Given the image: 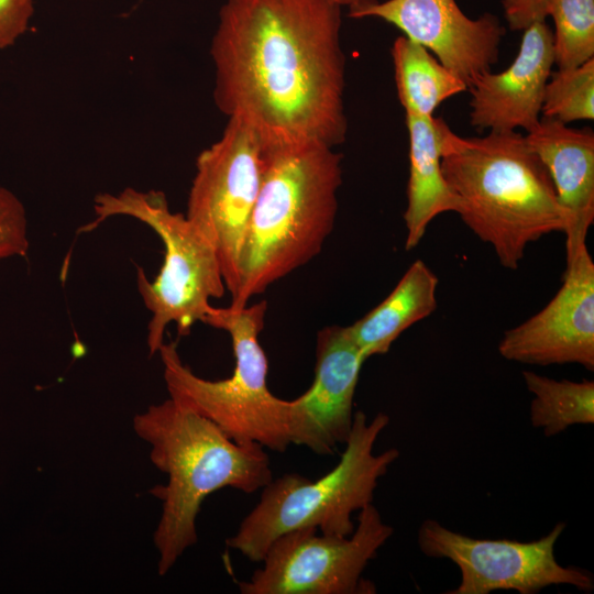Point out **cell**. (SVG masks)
I'll return each instance as SVG.
<instances>
[{"label":"cell","instance_id":"cell-16","mask_svg":"<svg viewBox=\"0 0 594 594\" xmlns=\"http://www.w3.org/2000/svg\"><path fill=\"white\" fill-rule=\"evenodd\" d=\"M409 135V177L405 249L416 248L429 223L444 212H458L459 204L441 169V118L405 112Z\"/></svg>","mask_w":594,"mask_h":594},{"label":"cell","instance_id":"cell-4","mask_svg":"<svg viewBox=\"0 0 594 594\" xmlns=\"http://www.w3.org/2000/svg\"><path fill=\"white\" fill-rule=\"evenodd\" d=\"M152 463L167 475L153 493L162 514L153 535L157 572L165 575L198 541L196 519L207 496L223 487L245 494L273 480L270 457L256 442L238 443L217 425L172 398L133 417Z\"/></svg>","mask_w":594,"mask_h":594},{"label":"cell","instance_id":"cell-10","mask_svg":"<svg viewBox=\"0 0 594 594\" xmlns=\"http://www.w3.org/2000/svg\"><path fill=\"white\" fill-rule=\"evenodd\" d=\"M565 529L560 521L538 540L521 542L509 539H480L451 530L435 519L419 527L420 551L430 558L448 559L460 570V584L447 594H488L516 591L536 594L551 585H570L590 593L594 590L591 571L563 566L554 548Z\"/></svg>","mask_w":594,"mask_h":594},{"label":"cell","instance_id":"cell-19","mask_svg":"<svg viewBox=\"0 0 594 594\" xmlns=\"http://www.w3.org/2000/svg\"><path fill=\"white\" fill-rule=\"evenodd\" d=\"M522 380L532 399L529 419L546 437H553L574 425L594 424V382L554 380L524 371Z\"/></svg>","mask_w":594,"mask_h":594},{"label":"cell","instance_id":"cell-13","mask_svg":"<svg viewBox=\"0 0 594 594\" xmlns=\"http://www.w3.org/2000/svg\"><path fill=\"white\" fill-rule=\"evenodd\" d=\"M365 360L346 327L328 326L318 332L312 384L292 400V444L304 446L319 455H330L339 444H345Z\"/></svg>","mask_w":594,"mask_h":594},{"label":"cell","instance_id":"cell-1","mask_svg":"<svg viewBox=\"0 0 594 594\" xmlns=\"http://www.w3.org/2000/svg\"><path fill=\"white\" fill-rule=\"evenodd\" d=\"M340 31L330 0H226L210 46L218 109L265 145L342 143Z\"/></svg>","mask_w":594,"mask_h":594},{"label":"cell","instance_id":"cell-5","mask_svg":"<svg viewBox=\"0 0 594 594\" xmlns=\"http://www.w3.org/2000/svg\"><path fill=\"white\" fill-rule=\"evenodd\" d=\"M388 424L384 413L371 420L363 411L355 413L339 463L316 481L297 473L272 480L238 531L226 540L227 546L250 561L261 562L277 537L295 529L317 528L326 535L350 536L355 529L353 513L373 503L380 479L399 458L396 448L373 452Z\"/></svg>","mask_w":594,"mask_h":594},{"label":"cell","instance_id":"cell-14","mask_svg":"<svg viewBox=\"0 0 594 594\" xmlns=\"http://www.w3.org/2000/svg\"><path fill=\"white\" fill-rule=\"evenodd\" d=\"M553 65L552 31L546 21H536L524 30L519 51L505 70L485 72L468 87L471 124L479 131H530L541 119Z\"/></svg>","mask_w":594,"mask_h":594},{"label":"cell","instance_id":"cell-17","mask_svg":"<svg viewBox=\"0 0 594 594\" xmlns=\"http://www.w3.org/2000/svg\"><path fill=\"white\" fill-rule=\"evenodd\" d=\"M438 277L421 261H415L389 295L346 330L365 359L385 354L409 327L437 308Z\"/></svg>","mask_w":594,"mask_h":594},{"label":"cell","instance_id":"cell-8","mask_svg":"<svg viewBox=\"0 0 594 594\" xmlns=\"http://www.w3.org/2000/svg\"><path fill=\"white\" fill-rule=\"evenodd\" d=\"M317 528L283 534L268 547L263 566L239 583L242 594H372L363 579L369 562L394 528L372 504L360 510L350 536L318 535Z\"/></svg>","mask_w":594,"mask_h":594},{"label":"cell","instance_id":"cell-21","mask_svg":"<svg viewBox=\"0 0 594 594\" xmlns=\"http://www.w3.org/2000/svg\"><path fill=\"white\" fill-rule=\"evenodd\" d=\"M541 114L564 124L594 119V58L551 73Z\"/></svg>","mask_w":594,"mask_h":594},{"label":"cell","instance_id":"cell-12","mask_svg":"<svg viewBox=\"0 0 594 594\" xmlns=\"http://www.w3.org/2000/svg\"><path fill=\"white\" fill-rule=\"evenodd\" d=\"M498 352L522 364H579L594 370V263L586 245L566 261L562 286L553 298L507 330Z\"/></svg>","mask_w":594,"mask_h":594},{"label":"cell","instance_id":"cell-22","mask_svg":"<svg viewBox=\"0 0 594 594\" xmlns=\"http://www.w3.org/2000/svg\"><path fill=\"white\" fill-rule=\"evenodd\" d=\"M29 246L24 205L13 191L0 186V261L25 256Z\"/></svg>","mask_w":594,"mask_h":594},{"label":"cell","instance_id":"cell-24","mask_svg":"<svg viewBox=\"0 0 594 594\" xmlns=\"http://www.w3.org/2000/svg\"><path fill=\"white\" fill-rule=\"evenodd\" d=\"M550 0H503L505 18L513 31H524L549 16Z\"/></svg>","mask_w":594,"mask_h":594},{"label":"cell","instance_id":"cell-26","mask_svg":"<svg viewBox=\"0 0 594 594\" xmlns=\"http://www.w3.org/2000/svg\"><path fill=\"white\" fill-rule=\"evenodd\" d=\"M362 1H376V0H362Z\"/></svg>","mask_w":594,"mask_h":594},{"label":"cell","instance_id":"cell-9","mask_svg":"<svg viewBox=\"0 0 594 594\" xmlns=\"http://www.w3.org/2000/svg\"><path fill=\"white\" fill-rule=\"evenodd\" d=\"M262 167V140L232 119H228L219 140L196 161L185 216L213 246L231 297L239 288L241 251Z\"/></svg>","mask_w":594,"mask_h":594},{"label":"cell","instance_id":"cell-2","mask_svg":"<svg viewBox=\"0 0 594 594\" xmlns=\"http://www.w3.org/2000/svg\"><path fill=\"white\" fill-rule=\"evenodd\" d=\"M441 169L465 226L516 270L526 248L563 232L565 216L550 175L517 131L461 136L442 120Z\"/></svg>","mask_w":594,"mask_h":594},{"label":"cell","instance_id":"cell-20","mask_svg":"<svg viewBox=\"0 0 594 594\" xmlns=\"http://www.w3.org/2000/svg\"><path fill=\"white\" fill-rule=\"evenodd\" d=\"M558 68H571L594 56V0H550Z\"/></svg>","mask_w":594,"mask_h":594},{"label":"cell","instance_id":"cell-25","mask_svg":"<svg viewBox=\"0 0 594 594\" xmlns=\"http://www.w3.org/2000/svg\"><path fill=\"white\" fill-rule=\"evenodd\" d=\"M330 1L337 3L340 7H349V9H351L358 3H360L362 0H330Z\"/></svg>","mask_w":594,"mask_h":594},{"label":"cell","instance_id":"cell-11","mask_svg":"<svg viewBox=\"0 0 594 594\" xmlns=\"http://www.w3.org/2000/svg\"><path fill=\"white\" fill-rule=\"evenodd\" d=\"M349 15L378 18L395 25L468 87L497 62L505 34L495 15L485 13L471 19L455 0L361 1L350 9Z\"/></svg>","mask_w":594,"mask_h":594},{"label":"cell","instance_id":"cell-15","mask_svg":"<svg viewBox=\"0 0 594 594\" xmlns=\"http://www.w3.org/2000/svg\"><path fill=\"white\" fill-rule=\"evenodd\" d=\"M525 138L546 166L564 212L563 233L570 261L586 245L594 222V134L542 118Z\"/></svg>","mask_w":594,"mask_h":594},{"label":"cell","instance_id":"cell-3","mask_svg":"<svg viewBox=\"0 0 594 594\" xmlns=\"http://www.w3.org/2000/svg\"><path fill=\"white\" fill-rule=\"evenodd\" d=\"M342 155L322 143L265 145L257 198L248 224L240 283L229 307L241 309L316 257L334 228Z\"/></svg>","mask_w":594,"mask_h":594},{"label":"cell","instance_id":"cell-6","mask_svg":"<svg viewBox=\"0 0 594 594\" xmlns=\"http://www.w3.org/2000/svg\"><path fill=\"white\" fill-rule=\"evenodd\" d=\"M266 308V301H260L241 309H210L205 323L231 337L235 364L224 380L196 375L183 363L175 342H164L157 353L169 398L209 419L238 443L256 442L284 452L292 444L293 402L267 387V358L258 342Z\"/></svg>","mask_w":594,"mask_h":594},{"label":"cell","instance_id":"cell-18","mask_svg":"<svg viewBox=\"0 0 594 594\" xmlns=\"http://www.w3.org/2000/svg\"><path fill=\"white\" fill-rule=\"evenodd\" d=\"M395 82L405 112L432 117L447 99L468 89L466 84L418 43L399 36L392 47Z\"/></svg>","mask_w":594,"mask_h":594},{"label":"cell","instance_id":"cell-23","mask_svg":"<svg viewBox=\"0 0 594 594\" xmlns=\"http://www.w3.org/2000/svg\"><path fill=\"white\" fill-rule=\"evenodd\" d=\"M33 0H0V50L12 46L28 30Z\"/></svg>","mask_w":594,"mask_h":594},{"label":"cell","instance_id":"cell-7","mask_svg":"<svg viewBox=\"0 0 594 594\" xmlns=\"http://www.w3.org/2000/svg\"><path fill=\"white\" fill-rule=\"evenodd\" d=\"M95 219L78 232H90L116 216L134 218L150 227L164 244V261L153 280L136 272L139 294L151 318L146 343L150 355L164 343L167 327L175 323L179 336L206 318L210 299L221 298L226 284L217 253L185 215L170 210L160 190L125 188L119 194L101 193L94 199Z\"/></svg>","mask_w":594,"mask_h":594}]
</instances>
